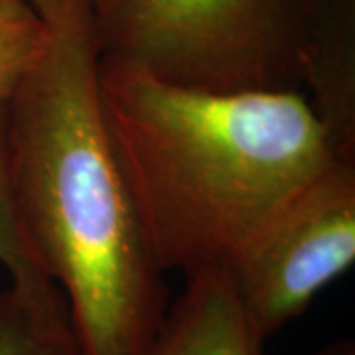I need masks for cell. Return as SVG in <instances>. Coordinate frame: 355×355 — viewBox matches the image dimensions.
<instances>
[{
    "instance_id": "cell-6",
    "label": "cell",
    "mask_w": 355,
    "mask_h": 355,
    "mask_svg": "<svg viewBox=\"0 0 355 355\" xmlns=\"http://www.w3.org/2000/svg\"><path fill=\"white\" fill-rule=\"evenodd\" d=\"M302 87L338 150L355 158V0H322Z\"/></svg>"
},
{
    "instance_id": "cell-3",
    "label": "cell",
    "mask_w": 355,
    "mask_h": 355,
    "mask_svg": "<svg viewBox=\"0 0 355 355\" xmlns=\"http://www.w3.org/2000/svg\"><path fill=\"white\" fill-rule=\"evenodd\" d=\"M322 0H101L103 60L211 91L302 89Z\"/></svg>"
},
{
    "instance_id": "cell-2",
    "label": "cell",
    "mask_w": 355,
    "mask_h": 355,
    "mask_svg": "<svg viewBox=\"0 0 355 355\" xmlns=\"http://www.w3.org/2000/svg\"><path fill=\"white\" fill-rule=\"evenodd\" d=\"M99 91L164 275L231 270L282 205L343 156L300 89L186 87L101 58Z\"/></svg>"
},
{
    "instance_id": "cell-12",
    "label": "cell",
    "mask_w": 355,
    "mask_h": 355,
    "mask_svg": "<svg viewBox=\"0 0 355 355\" xmlns=\"http://www.w3.org/2000/svg\"><path fill=\"white\" fill-rule=\"evenodd\" d=\"M89 4H91V8H93V6H95V4H97V2H101V0H87Z\"/></svg>"
},
{
    "instance_id": "cell-9",
    "label": "cell",
    "mask_w": 355,
    "mask_h": 355,
    "mask_svg": "<svg viewBox=\"0 0 355 355\" xmlns=\"http://www.w3.org/2000/svg\"><path fill=\"white\" fill-rule=\"evenodd\" d=\"M6 107L0 105V265L12 280L46 277L28 245L14 205L6 156Z\"/></svg>"
},
{
    "instance_id": "cell-10",
    "label": "cell",
    "mask_w": 355,
    "mask_h": 355,
    "mask_svg": "<svg viewBox=\"0 0 355 355\" xmlns=\"http://www.w3.org/2000/svg\"><path fill=\"white\" fill-rule=\"evenodd\" d=\"M312 355H355V343L352 340H338L324 345Z\"/></svg>"
},
{
    "instance_id": "cell-4",
    "label": "cell",
    "mask_w": 355,
    "mask_h": 355,
    "mask_svg": "<svg viewBox=\"0 0 355 355\" xmlns=\"http://www.w3.org/2000/svg\"><path fill=\"white\" fill-rule=\"evenodd\" d=\"M355 263V158L338 156L282 205L227 270L263 340Z\"/></svg>"
},
{
    "instance_id": "cell-11",
    "label": "cell",
    "mask_w": 355,
    "mask_h": 355,
    "mask_svg": "<svg viewBox=\"0 0 355 355\" xmlns=\"http://www.w3.org/2000/svg\"><path fill=\"white\" fill-rule=\"evenodd\" d=\"M16 2H30L32 4V0H0V6H8V4H16Z\"/></svg>"
},
{
    "instance_id": "cell-5",
    "label": "cell",
    "mask_w": 355,
    "mask_h": 355,
    "mask_svg": "<svg viewBox=\"0 0 355 355\" xmlns=\"http://www.w3.org/2000/svg\"><path fill=\"white\" fill-rule=\"evenodd\" d=\"M265 342L227 270L209 268L186 277L142 355H265Z\"/></svg>"
},
{
    "instance_id": "cell-8",
    "label": "cell",
    "mask_w": 355,
    "mask_h": 355,
    "mask_svg": "<svg viewBox=\"0 0 355 355\" xmlns=\"http://www.w3.org/2000/svg\"><path fill=\"white\" fill-rule=\"evenodd\" d=\"M48 46V22L30 2L0 6V105H8Z\"/></svg>"
},
{
    "instance_id": "cell-7",
    "label": "cell",
    "mask_w": 355,
    "mask_h": 355,
    "mask_svg": "<svg viewBox=\"0 0 355 355\" xmlns=\"http://www.w3.org/2000/svg\"><path fill=\"white\" fill-rule=\"evenodd\" d=\"M0 355H83L53 280H12L0 292Z\"/></svg>"
},
{
    "instance_id": "cell-1",
    "label": "cell",
    "mask_w": 355,
    "mask_h": 355,
    "mask_svg": "<svg viewBox=\"0 0 355 355\" xmlns=\"http://www.w3.org/2000/svg\"><path fill=\"white\" fill-rule=\"evenodd\" d=\"M48 46L6 107L14 205L83 355H142L170 304L114 150L87 0H32Z\"/></svg>"
}]
</instances>
